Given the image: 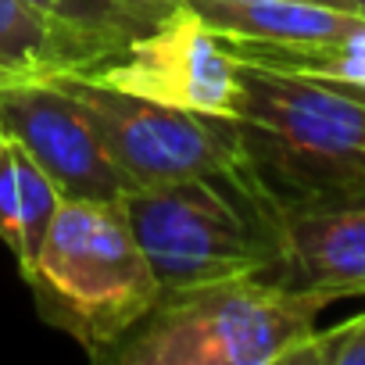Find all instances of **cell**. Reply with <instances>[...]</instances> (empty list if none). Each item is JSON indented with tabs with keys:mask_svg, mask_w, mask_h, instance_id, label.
Instances as JSON below:
<instances>
[{
	"mask_svg": "<svg viewBox=\"0 0 365 365\" xmlns=\"http://www.w3.org/2000/svg\"><path fill=\"white\" fill-rule=\"evenodd\" d=\"M0 129L33 154L65 197L122 201L133 190L86 108L58 79L0 83Z\"/></svg>",
	"mask_w": 365,
	"mask_h": 365,
	"instance_id": "obj_7",
	"label": "cell"
},
{
	"mask_svg": "<svg viewBox=\"0 0 365 365\" xmlns=\"http://www.w3.org/2000/svg\"><path fill=\"white\" fill-rule=\"evenodd\" d=\"M51 79H58L86 108L111 161L133 182V190L187 175H205L240 158L237 118H212L165 108L76 72Z\"/></svg>",
	"mask_w": 365,
	"mask_h": 365,
	"instance_id": "obj_5",
	"label": "cell"
},
{
	"mask_svg": "<svg viewBox=\"0 0 365 365\" xmlns=\"http://www.w3.org/2000/svg\"><path fill=\"white\" fill-rule=\"evenodd\" d=\"M29 4H33L36 11H43V15H54V11L61 8V0H29Z\"/></svg>",
	"mask_w": 365,
	"mask_h": 365,
	"instance_id": "obj_14",
	"label": "cell"
},
{
	"mask_svg": "<svg viewBox=\"0 0 365 365\" xmlns=\"http://www.w3.org/2000/svg\"><path fill=\"white\" fill-rule=\"evenodd\" d=\"M283 255L269 279L329 301L365 297V190L279 208Z\"/></svg>",
	"mask_w": 365,
	"mask_h": 365,
	"instance_id": "obj_8",
	"label": "cell"
},
{
	"mask_svg": "<svg viewBox=\"0 0 365 365\" xmlns=\"http://www.w3.org/2000/svg\"><path fill=\"white\" fill-rule=\"evenodd\" d=\"M72 72L61 29L29 0H0V83Z\"/></svg>",
	"mask_w": 365,
	"mask_h": 365,
	"instance_id": "obj_12",
	"label": "cell"
},
{
	"mask_svg": "<svg viewBox=\"0 0 365 365\" xmlns=\"http://www.w3.org/2000/svg\"><path fill=\"white\" fill-rule=\"evenodd\" d=\"M161 294L233 276H272L283 255L279 205L244 158L226 168L136 187L122 201Z\"/></svg>",
	"mask_w": 365,
	"mask_h": 365,
	"instance_id": "obj_1",
	"label": "cell"
},
{
	"mask_svg": "<svg viewBox=\"0 0 365 365\" xmlns=\"http://www.w3.org/2000/svg\"><path fill=\"white\" fill-rule=\"evenodd\" d=\"M304 4H329V8H344V11H347L344 0H304Z\"/></svg>",
	"mask_w": 365,
	"mask_h": 365,
	"instance_id": "obj_16",
	"label": "cell"
},
{
	"mask_svg": "<svg viewBox=\"0 0 365 365\" xmlns=\"http://www.w3.org/2000/svg\"><path fill=\"white\" fill-rule=\"evenodd\" d=\"M344 4H347V11H354V15L365 19V0H344Z\"/></svg>",
	"mask_w": 365,
	"mask_h": 365,
	"instance_id": "obj_15",
	"label": "cell"
},
{
	"mask_svg": "<svg viewBox=\"0 0 365 365\" xmlns=\"http://www.w3.org/2000/svg\"><path fill=\"white\" fill-rule=\"evenodd\" d=\"M333 301L265 276L172 290L108 354L111 365H287Z\"/></svg>",
	"mask_w": 365,
	"mask_h": 365,
	"instance_id": "obj_4",
	"label": "cell"
},
{
	"mask_svg": "<svg viewBox=\"0 0 365 365\" xmlns=\"http://www.w3.org/2000/svg\"><path fill=\"white\" fill-rule=\"evenodd\" d=\"M287 365H365V312L333 329H315Z\"/></svg>",
	"mask_w": 365,
	"mask_h": 365,
	"instance_id": "obj_13",
	"label": "cell"
},
{
	"mask_svg": "<svg viewBox=\"0 0 365 365\" xmlns=\"http://www.w3.org/2000/svg\"><path fill=\"white\" fill-rule=\"evenodd\" d=\"M4 143H8V133H4V129H0V150H4Z\"/></svg>",
	"mask_w": 365,
	"mask_h": 365,
	"instance_id": "obj_17",
	"label": "cell"
},
{
	"mask_svg": "<svg viewBox=\"0 0 365 365\" xmlns=\"http://www.w3.org/2000/svg\"><path fill=\"white\" fill-rule=\"evenodd\" d=\"M219 40L244 65H262L276 72H294V76L365 90V26L336 40H301V43H255V40H226V36Z\"/></svg>",
	"mask_w": 365,
	"mask_h": 365,
	"instance_id": "obj_11",
	"label": "cell"
},
{
	"mask_svg": "<svg viewBox=\"0 0 365 365\" xmlns=\"http://www.w3.org/2000/svg\"><path fill=\"white\" fill-rule=\"evenodd\" d=\"M237 65L240 158L279 208L365 190V90Z\"/></svg>",
	"mask_w": 365,
	"mask_h": 365,
	"instance_id": "obj_2",
	"label": "cell"
},
{
	"mask_svg": "<svg viewBox=\"0 0 365 365\" xmlns=\"http://www.w3.org/2000/svg\"><path fill=\"white\" fill-rule=\"evenodd\" d=\"M65 194L58 182L33 161V154L8 136L0 150V240L26 272L47 237V226Z\"/></svg>",
	"mask_w": 365,
	"mask_h": 365,
	"instance_id": "obj_10",
	"label": "cell"
},
{
	"mask_svg": "<svg viewBox=\"0 0 365 365\" xmlns=\"http://www.w3.org/2000/svg\"><path fill=\"white\" fill-rule=\"evenodd\" d=\"M76 76L212 118H237L244 97L240 65L187 4H179L161 26L136 36L115 58Z\"/></svg>",
	"mask_w": 365,
	"mask_h": 365,
	"instance_id": "obj_6",
	"label": "cell"
},
{
	"mask_svg": "<svg viewBox=\"0 0 365 365\" xmlns=\"http://www.w3.org/2000/svg\"><path fill=\"white\" fill-rule=\"evenodd\" d=\"M215 36L255 43L336 40L365 26L361 15L304 0H182Z\"/></svg>",
	"mask_w": 365,
	"mask_h": 365,
	"instance_id": "obj_9",
	"label": "cell"
},
{
	"mask_svg": "<svg viewBox=\"0 0 365 365\" xmlns=\"http://www.w3.org/2000/svg\"><path fill=\"white\" fill-rule=\"evenodd\" d=\"M22 279L36 315L72 336L90 361H108L161 297L118 201L65 197Z\"/></svg>",
	"mask_w": 365,
	"mask_h": 365,
	"instance_id": "obj_3",
	"label": "cell"
}]
</instances>
